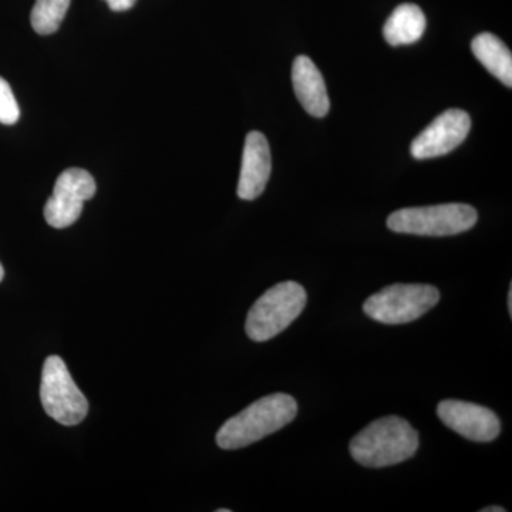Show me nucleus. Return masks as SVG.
Segmentation results:
<instances>
[{
	"instance_id": "13",
	"label": "nucleus",
	"mask_w": 512,
	"mask_h": 512,
	"mask_svg": "<svg viewBox=\"0 0 512 512\" xmlns=\"http://www.w3.org/2000/svg\"><path fill=\"white\" fill-rule=\"evenodd\" d=\"M473 55L493 76L507 87H512V55L503 40L491 33H481L471 42Z\"/></svg>"
},
{
	"instance_id": "16",
	"label": "nucleus",
	"mask_w": 512,
	"mask_h": 512,
	"mask_svg": "<svg viewBox=\"0 0 512 512\" xmlns=\"http://www.w3.org/2000/svg\"><path fill=\"white\" fill-rule=\"evenodd\" d=\"M106 2L113 12H126L136 5L137 0H106Z\"/></svg>"
},
{
	"instance_id": "20",
	"label": "nucleus",
	"mask_w": 512,
	"mask_h": 512,
	"mask_svg": "<svg viewBox=\"0 0 512 512\" xmlns=\"http://www.w3.org/2000/svg\"><path fill=\"white\" fill-rule=\"evenodd\" d=\"M229 511H231V510H222V508H221V510H217V512H229Z\"/></svg>"
},
{
	"instance_id": "9",
	"label": "nucleus",
	"mask_w": 512,
	"mask_h": 512,
	"mask_svg": "<svg viewBox=\"0 0 512 512\" xmlns=\"http://www.w3.org/2000/svg\"><path fill=\"white\" fill-rule=\"evenodd\" d=\"M437 416L448 429L476 443H490L500 436L501 423L497 414L480 404L444 400L437 406Z\"/></svg>"
},
{
	"instance_id": "14",
	"label": "nucleus",
	"mask_w": 512,
	"mask_h": 512,
	"mask_svg": "<svg viewBox=\"0 0 512 512\" xmlns=\"http://www.w3.org/2000/svg\"><path fill=\"white\" fill-rule=\"evenodd\" d=\"M70 2L72 0H36L30 15L33 30L42 36L56 33L69 10Z\"/></svg>"
},
{
	"instance_id": "12",
	"label": "nucleus",
	"mask_w": 512,
	"mask_h": 512,
	"mask_svg": "<svg viewBox=\"0 0 512 512\" xmlns=\"http://www.w3.org/2000/svg\"><path fill=\"white\" fill-rule=\"evenodd\" d=\"M426 25V16L419 6L403 3L384 23L383 36L390 46L413 45L423 37Z\"/></svg>"
},
{
	"instance_id": "18",
	"label": "nucleus",
	"mask_w": 512,
	"mask_h": 512,
	"mask_svg": "<svg viewBox=\"0 0 512 512\" xmlns=\"http://www.w3.org/2000/svg\"><path fill=\"white\" fill-rule=\"evenodd\" d=\"M508 311H510V316H512V286L510 292H508Z\"/></svg>"
},
{
	"instance_id": "6",
	"label": "nucleus",
	"mask_w": 512,
	"mask_h": 512,
	"mask_svg": "<svg viewBox=\"0 0 512 512\" xmlns=\"http://www.w3.org/2000/svg\"><path fill=\"white\" fill-rule=\"evenodd\" d=\"M40 400L47 416L63 426H76L86 419L89 402L76 386L60 356L45 360L40 383Z\"/></svg>"
},
{
	"instance_id": "8",
	"label": "nucleus",
	"mask_w": 512,
	"mask_h": 512,
	"mask_svg": "<svg viewBox=\"0 0 512 512\" xmlns=\"http://www.w3.org/2000/svg\"><path fill=\"white\" fill-rule=\"evenodd\" d=\"M470 128L471 119L466 111L460 109L444 111L414 138L412 156L417 160L446 156L464 143Z\"/></svg>"
},
{
	"instance_id": "4",
	"label": "nucleus",
	"mask_w": 512,
	"mask_h": 512,
	"mask_svg": "<svg viewBox=\"0 0 512 512\" xmlns=\"http://www.w3.org/2000/svg\"><path fill=\"white\" fill-rule=\"evenodd\" d=\"M477 220V211L471 205L441 204L394 211L387 218V227L397 234L451 237L473 228Z\"/></svg>"
},
{
	"instance_id": "3",
	"label": "nucleus",
	"mask_w": 512,
	"mask_h": 512,
	"mask_svg": "<svg viewBox=\"0 0 512 512\" xmlns=\"http://www.w3.org/2000/svg\"><path fill=\"white\" fill-rule=\"evenodd\" d=\"M308 295L298 282L286 281L268 289L248 313L245 330L255 342L275 338L291 326L305 309Z\"/></svg>"
},
{
	"instance_id": "11",
	"label": "nucleus",
	"mask_w": 512,
	"mask_h": 512,
	"mask_svg": "<svg viewBox=\"0 0 512 512\" xmlns=\"http://www.w3.org/2000/svg\"><path fill=\"white\" fill-rule=\"evenodd\" d=\"M292 82L299 103L311 116L320 119L329 113L330 101L325 80L309 57H296L292 66Z\"/></svg>"
},
{
	"instance_id": "7",
	"label": "nucleus",
	"mask_w": 512,
	"mask_h": 512,
	"mask_svg": "<svg viewBox=\"0 0 512 512\" xmlns=\"http://www.w3.org/2000/svg\"><path fill=\"white\" fill-rule=\"evenodd\" d=\"M96 191V181L89 171L83 168L63 171L45 205L47 224L56 229L73 225L82 215L84 202L92 200Z\"/></svg>"
},
{
	"instance_id": "2",
	"label": "nucleus",
	"mask_w": 512,
	"mask_h": 512,
	"mask_svg": "<svg viewBox=\"0 0 512 512\" xmlns=\"http://www.w3.org/2000/svg\"><path fill=\"white\" fill-rule=\"evenodd\" d=\"M298 403L285 393H274L249 404L237 416L225 421L217 433V444L222 450L248 447L266 436L284 429L295 420Z\"/></svg>"
},
{
	"instance_id": "15",
	"label": "nucleus",
	"mask_w": 512,
	"mask_h": 512,
	"mask_svg": "<svg viewBox=\"0 0 512 512\" xmlns=\"http://www.w3.org/2000/svg\"><path fill=\"white\" fill-rule=\"evenodd\" d=\"M19 117V104L12 87L3 77H0V123L13 126L18 123Z\"/></svg>"
},
{
	"instance_id": "1",
	"label": "nucleus",
	"mask_w": 512,
	"mask_h": 512,
	"mask_svg": "<svg viewBox=\"0 0 512 512\" xmlns=\"http://www.w3.org/2000/svg\"><path fill=\"white\" fill-rule=\"evenodd\" d=\"M419 448V433L399 416L377 419L350 441V456L360 466L383 468L409 460Z\"/></svg>"
},
{
	"instance_id": "10",
	"label": "nucleus",
	"mask_w": 512,
	"mask_h": 512,
	"mask_svg": "<svg viewBox=\"0 0 512 512\" xmlns=\"http://www.w3.org/2000/svg\"><path fill=\"white\" fill-rule=\"evenodd\" d=\"M271 148L264 134L251 131L245 140L242 154L241 175H239L238 197L254 201L265 191L271 177Z\"/></svg>"
},
{
	"instance_id": "19",
	"label": "nucleus",
	"mask_w": 512,
	"mask_h": 512,
	"mask_svg": "<svg viewBox=\"0 0 512 512\" xmlns=\"http://www.w3.org/2000/svg\"><path fill=\"white\" fill-rule=\"evenodd\" d=\"M3 276H5V269H3L2 264H0V282L3 281Z\"/></svg>"
},
{
	"instance_id": "17",
	"label": "nucleus",
	"mask_w": 512,
	"mask_h": 512,
	"mask_svg": "<svg viewBox=\"0 0 512 512\" xmlns=\"http://www.w3.org/2000/svg\"><path fill=\"white\" fill-rule=\"evenodd\" d=\"M481 512H505V508L497 507V505H493V507H485Z\"/></svg>"
},
{
	"instance_id": "5",
	"label": "nucleus",
	"mask_w": 512,
	"mask_h": 512,
	"mask_svg": "<svg viewBox=\"0 0 512 512\" xmlns=\"http://www.w3.org/2000/svg\"><path fill=\"white\" fill-rule=\"evenodd\" d=\"M439 301L436 286L396 284L370 296L363 305V312L383 325H404L426 315Z\"/></svg>"
}]
</instances>
